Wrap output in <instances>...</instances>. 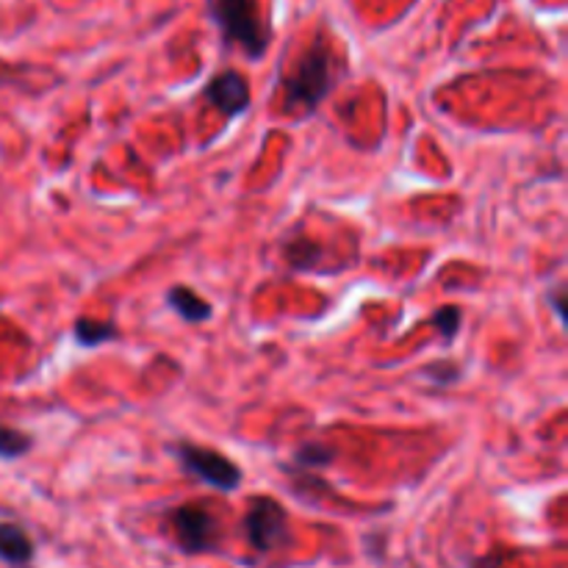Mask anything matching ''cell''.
<instances>
[{
    "label": "cell",
    "instance_id": "obj_3",
    "mask_svg": "<svg viewBox=\"0 0 568 568\" xmlns=\"http://www.w3.org/2000/svg\"><path fill=\"white\" fill-rule=\"evenodd\" d=\"M170 453L175 455V460L183 466V471H186L189 477L216 488V491L231 494L242 486V466L233 464V460L227 458V455H222L220 449L200 447V444L192 442H178L172 444Z\"/></svg>",
    "mask_w": 568,
    "mask_h": 568
},
{
    "label": "cell",
    "instance_id": "obj_6",
    "mask_svg": "<svg viewBox=\"0 0 568 568\" xmlns=\"http://www.w3.org/2000/svg\"><path fill=\"white\" fill-rule=\"evenodd\" d=\"M205 98L214 105L220 114H225L227 120L244 114L250 109V83L242 72L225 70L216 72L209 83H205Z\"/></svg>",
    "mask_w": 568,
    "mask_h": 568
},
{
    "label": "cell",
    "instance_id": "obj_10",
    "mask_svg": "<svg viewBox=\"0 0 568 568\" xmlns=\"http://www.w3.org/2000/svg\"><path fill=\"white\" fill-rule=\"evenodd\" d=\"M283 255H286L288 266L292 270H311V266L320 261L322 247L314 242V239H292V242L283 247Z\"/></svg>",
    "mask_w": 568,
    "mask_h": 568
},
{
    "label": "cell",
    "instance_id": "obj_5",
    "mask_svg": "<svg viewBox=\"0 0 568 568\" xmlns=\"http://www.w3.org/2000/svg\"><path fill=\"white\" fill-rule=\"evenodd\" d=\"M244 536L258 555H272L286 547L292 538L286 508L272 497L250 499L247 516H244Z\"/></svg>",
    "mask_w": 568,
    "mask_h": 568
},
{
    "label": "cell",
    "instance_id": "obj_1",
    "mask_svg": "<svg viewBox=\"0 0 568 568\" xmlns=\"http://www.w3.org/2000/svg\"><path fill=\"white\" fill-rule=\"evenodd\" d=\"M336 75L338 55L331 39L320 33L283 75V111L300 116L314 114L316 105L331 94Z\"/></svg>",
    "mask_w": 568,
    "mask_h": 568
},
{
    "label": "cell",
    "instance_id": "obj_15",
    "mask_svg": "<svg viewBox=\"0 0 568 568\" xmlns=\"http://www.w3.org/2000/svg\"><path fill=\"white\" fill-rule=\"evenodd\" d=\"M547 303L555 308L560 325H566V286L564 283H560V286H555L552 292H547Z\"/></svg>",
    "mask_w": 568,
    "mask_h": 568
},
{
    "label": "cell",
    "instance_id": "obj_2",
    "mask_svg": "<svg viewBox=\"0 0 568 568\" xmlns=\"http://www.w3.org/2000/svg\"><path fill=\"white\" fill-rule=\"evenodd\" d=\"M211 20L220 28L225 44L242 50L253 61L264 59L272 28L258 0H211Z\"/></svg>",
    "mask_w": 568,
    "mask_h": 568
},
{
    "label": "cell",
    "instance_id": "obj_16",
    "mask_svg": "<svg viewBox=\"0 0 568 568\" xmlns=\"http://www.w3.org/2000/svg\"><path fill=\"white\" fill-rule=\"evenodd\" d=\"M414 568H419V566H414Z\"/></svg>",
    "mask_w": 568,
    "mask_h": 568
},
{
    "label": "cell",
    "instance_id": "obj_12",
    "mask_svg": "<svg viewBox=\"0 0 568 568\" xmlns=\"http://www.w3.org/2000/svg\"><path fill=\"white\" fill-rule=\"evenodd\" d=\"M33 449V438L28 433L14 430V427L0 425V458L17 460Z\"/></svg>",
    "mask_w": 568,
    "mask_h": 568
},
{
    "label": "cell",
    "instance_id": "obj_4",
    "mask_svg": "<svg viewBox=\"0 0 568 568\" xmlns=\"http://www.w3.org/2000/svg\"><path fill=\"white\" fill-rule=\"evenodd\" d=\"M175 544L186 555H211L220 547V521L205 505L186 503L166 514Z\"/></svg>",
    "mask_w": 568,
    "mask_h": 568
},
{
    "label": "cell",
    "instance_id": "obj_8",
    "mask_svg": "<svg viewBox=\"0 0 568 568\" xmlns=\"http://www.w3.org/2000/svg\"><path fill=\"white\" fill-rule=\"evenodd\" d=\"M166 305H170L183 322H189V325H203V322H209L211 316H214V305H211L209 300L200 297V294L189 286H172L170 292H166Z\"/></svg>",
    "mask_w": 568,
    "mask_h": 568
},
{
    "label": "cell",
    "instance_id": "obj_14",
    "mask_svg": "<svg viewBox=\"0 0 568 568\" xmlns=\"http://www.w3.org/2000/svg\"><path fill=\"white\" fill-rule=\"evenodd\" d=\"M422 377H427V381H433L436 386H453V383H458L460 377V366L455 364V361H436V364L425 366L422 369Z\"/></svg>",
    "mask_w": 568,
    "mask_h": 568
},
{
    "label": "cell",
    "instance_id": "obj_11",
    "mask_svg": "<svg viewBox=\"0 0 568 568\" xmlns=\"http://www.w3.org/2000/svg\"><path fill=\"white\" fill-rule=\"evenodd\" d=\"M430 322L433 327H436L438 336H442V342L453 344L455 338H458L460 325H464V308H460V305H442V308L430 316Z\"/></svg>",
    "mask_w": 568,
    "mask_h": 568
},
{
    "label": "cell",
    "instance_id": "obj_7",
    "mask_svg": "<svg viewBox=\"0 0 568 568\" xmlns=\"http://www.w3.org/2000/svg\"><path fill=\"white\" fill-rule=\"evenodd\" d=\"M33 555H37V547H33L31 536L20 525L3 521L0 525V564L26 568L33 564Z\"/></svg>",
    "mask_w": 568,
    "mask_h": 568
},
{
    "label": "cell",
    "instance_id": "obj_13",
    "mask_svg": "<svg viewBox=\"0 0 568 568\" xmlns=\"http://www.w3.org/2000/svg\"><path fill=\"white\" fill-rule=\"evenodd\" d=\"M333 460V449L322 442H305L303 447L294 449V464L303 469H325Z\"/></svg>",
    "mask_w": 568,
    "mask_h": 568
},
{
    "label": "cell",
    "instance_id": "obj_9",
    "mask_svg": "<svg viewBox=\"0 0 568 568\" xmlns=\"http://www.w3.org/2000/svg\"><path fill=\"white\" fill-rule=\"evenodd\" d=\"M72 333H75V342L81 344L83 349H94L100 347V344H109V342H116L120 338V331H116L111 322H100V320H75V325H72Z\"/></svg>",
    "mask_w": 568,
    "mask_h": 568
}]
</instances>
